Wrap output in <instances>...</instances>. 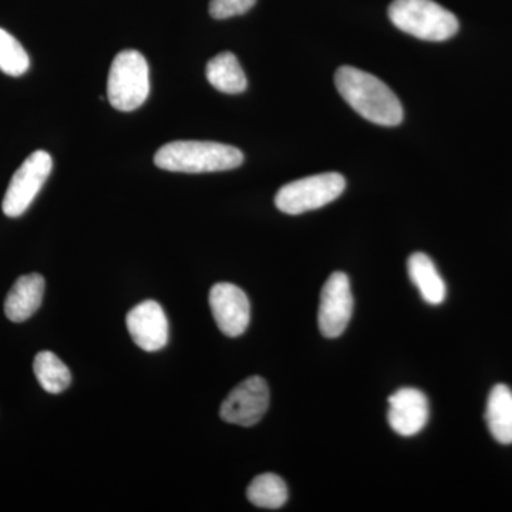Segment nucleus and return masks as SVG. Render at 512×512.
<instances>
[{
	"label": "nucleus",
	"mask_w": 512,
	"mask_h": 512,
	"mask_svg": "<svg viewBox=\"0 0 512 512\" xmlns=\"http://www.w3.org/2000/svg\"><path fill=\"white\" fill-rule=\"evenodd\" d=\"M335 84L340 96L363 119L384 127H396L402 123V103L392 89L373 74L352 66L339 67Z\"/></svg>",
	"instance_id": "f257e3e1"
},
{
	"label": "nucleus",
	"mask_w": 512,
	"mask_h": 512,
	"mask_svg": "<svg viewBox=\"0 0 512 512\" xmlns=\"http://www.w3.org/2000/svg\"><path fill=\"white\" fill-rule=\"evenodd\" d=\"M154 163L173 173H217L238 168L244 154L237 147L212 141H173L157 151Z\"/></svg>",
	"instance_id": "f03ea898"
},
{
	"label": "nucleus",
	"mask_w": 512,
	"mask_h": 512,
	"mask_svg": "<svg viewBox=\"0 0 512 512\" xmlns=\"http://www.w3.org/2000/svg\"><path fill=\"white\" fill-rule=\"evenodd\" d=\"M389 18L397 29L427 42H444L460 29L456 15L434 0H393Z\"/></svg>",
	"instance_id": "7ed1b4c3"
},
{
	"label": "nucleus",
	"mask_w": 512,
	"mask_h": 512,
	"mask_svg": "<svg viewBox=\"0 0 512 512\" xmlns=\"http://www.w3.org/2000/svg\"><path fill=\"white\" fill-rule=\"evenodd\" d=\"M150 94V72L146 57L137 50H124L113 60L107 82L111 106L133 111L143 106Z\"/></svg>",
	"instance_id": "20e7f679"
},
{
	"label": "nucleus",
	"mask_w": 512,
	"mask_h": 512,
	"mask_svg": "<svg viewBox=\"0 0 512 512\" xmlns=\"http://www.w3.org/2000/svg\"><path fill=\"white\" fill-rule=\"evenodd\" d=\"M345 188L346 180L342 174L311 175L284 185L276 194L275 205L285 214L301 215L338 200Z\"/></svg>",
	"instance_id": "39448f33"
},
{
	"label": "nucleus",
	"mask_w": 512,
	"mask_h": 512,
	"mask_svg": "<svg viewBox=\"0 0 512 512\" xmlns=\"http://www.w3.org/2000/svg\"><path fill=\"white\" fill-rule=\"evenodd\" d=\"M52 168V156L46 151L37 150L26 158L10 180L3 198L2 210L6 217L18 218L28 211L52 173Z\"/></svg>",
	"instance_id": "423d86ee"
},
{
	"label": "nucleus",
	"mask_w": 512,
	"mask_h": 512,
	"mask_svg": "<svg viewBox=\"0 0 512 512\" xmlns=\"http://www.w3.org/2000/svg\"><path fill=\"white\" fill-rule=\"evenodd\" d=\"M353 295L348 275L335 272L320 293L318 323L325 338L342 336L353 315Z\"/></svg>",
	"instance_id": "0eeeda50"
},
{
	"label": "nucleus",
	"mask_w": 512,
	"mask_h": 512,
	"mask_svg": "<svg viewBox=\"0 0 512 512\" xmlns=\"http://www.w3.org/2000/svg\"><path fill=\"white\" fill-rule=\"evenodd\" d=\"M269 400L271 393L265 380L259 376L248 377L222 403L221 419L237 426H255L265 416Z\"/></svg>",
	"instance_id": "6e6552de"
},
{
	"label": "nucleus",
	"mask_w": 512,
	"mask_h": 512,
	"mask_svg": "<svg viewBox=\"0 0 512 512\" xmlns=\"http://www.w3.org/2000/svg\"><path fill=\"white\" fill-rule=\"evenodd\" d=\"M210 306L212 316L224 335L229 338L244 335L251 322V303L247 293L237 285L221 282L211 288Z\"/></svg>",
	"instance_id": "1a4fd4ad"
},
{
	"label": "nucleus",
	"mask_w": 512,
	"mask_h": 512,
	"mask_svg": "<svg viewBox=\"0 0 512 512\" xmlns=\"http://www.w3.org/2000/svg\"><path fill=\"white\" fill-rule=\"evenodd\" d=\"M127 329L134 343L146 352H157L168 343V319L156 301H144L127 315Z\"/></svg>",
	"instance_id": "9d476101"
},
{
	"label": "nucleus",
	"mask_w": 512,
	"mask_h": 512,
	"mask_svg": "<svg viewBox=\"0 0 512 512\" xmlns=\"http://www.w3.org/2000/svg\"><path fill=\"white\" fill-rule=\"evenodd\" d=\"M429 417V400L420 390L404 387L389 397L387 420L400 436H416L426 427Z\"/></svg>",
	"instance_id": "9b49d317"
},
{
	"label": "nucleus",
	"mask_w": 512,
	"mask_h": 512,
	"mask_svg": "<svg viewBox=\"0 0 512 512\" xmlns=\"http://www.w3.org/2000/svg\"><path fill=\"white\" fill-rule=\"evenodd\" d=\"M45 295V278L39 274L20 276L6 296V318L15 323L28 320L40 308Z\"/></svg>",
	"instance_id": "f8f14e48"
},
{
	"label": "nucleus",
	"mask_w": 512,
	"mask_h": 512,
	"mask_svg": "<svg viewBox=\"0 0 512 512\" xmlns=\"http://www.w3.org/2000/svg\"><path fill=\"white\" fill-rule=\"evenodd\" d=\"M410 281L419 289L421 298L430 305H440L447 296L446 282L441 278L429 255L416 252L407 261Z\"/></svg>",
	"instance_id": "ddd939ff"
},
{
	"label": "nucleus",
	"mask_w": 512,
	"mask_h": 512,
	"mask_svg": "<svg viewBox=\"0 0 512 512\" xmlns=\"http://www.w3.org/2000/svg\"><path fill=\"white\" fill-rule=\"evenodd\" d=\"M485 421L498 443L512 444V392L505 384H497L488 396Z\"/></svg>",
	"instance_id": "4468645a"
},
{
	"label": "nucleus",
	"mask_w": 512,
	"mask_h": 512,
	"mask_svg": "<svg viewBox=\"0 0 512 512\" xmlns=\"http://www.w3.org/2000/svg\"><path fill=\"white\" fill-rule=\"evenodd\" d=\"M207 79L214 89L225 94H239L248 87L247 76L234 53H221L207 64Z\"/></svg>",
	"instance_id": "2eb2a0df"
},
{
	"label": "nucleus",
	"mask_w": 512,
	"mask_h": 512,
	"mask_svg": "<svg viewBox=\"0 0 512 512\" xmlns=\"http://www.w3.org/2000/svg\"><path fill=\"white\" fill-rule=\"evenodd\" d=\"M33 372H35L37 382L50 394H59L64 392L72 383L69 367L64 365L53 352H40L33 362Z\"/></svg>",
	"instance_id": "dca6fc26"
},
{
	"label": "nucleus",
	"mask_w": 512,
	"mask_h": 512,
	"mask_svg": "<svg viewBox=\"0 0 512 512\" xmlns=\"http://www.w3.org/2000/svg\"><path fill=\"white\" fill-rule=\"evenodd\" d=\"M249 503L266 510H279L288 501V487L276 474L266 473L254 478L247 490Z\"/></svg>",
	"instance_id": "f3484780"
},
{
	"label": "nucleus",
	"mask_w": 512,
	"mask_h": 512,
	"mask_svg": "<svg viewBox=\"0 0 512 512\" xmlns=\"http://www.w3.org/2000/svg\"><path fill=\"white\" fill-rule=\"evenodd\" d=\"M30 59L16 37L0 29V70L9 76L19 77L28 72Z\"/></svg>",
	"instance_id": "a211bd4d"
},
{
	"label": "nucleus",
	"mask_w": 512,
	"mask_h": 512,
	"mask_svg": "<svg viewBox=\"0 0 512 512\" xmlns=\"http://www.w3.org/2000/svg\"><path fill=\"white\" fill-rule=\"evenodd\" d=\"M255 3L256 0H211L210 15L218 20L234 18L247 13Z\"/></svg>",
	"instance_id": "6ab92c4d"
}]
</instances>
